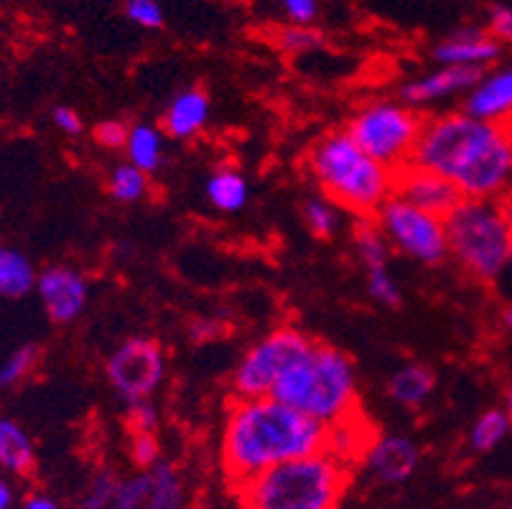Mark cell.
<instances>
[{"label":"cell","mask_w":512,"mask_h":509,"mask_svg":"<svg viewBox=\"0 0 512 509\" xmlns=\"http://www.w3.org/2000/svg\"><path fill=\"white\" fill-rule=\"evenodd\" d=\"M408 166L441 176L464 199H512V125L487 123L467 112L423 120Z\"/></svg>","instance_id":"1"},{"label":"cell","mask_w":512,"mask_h":509,"mask_svg":"<svg viewBox=\"0 0 512 509\" xmlns=\"http://www.w3.org/2000/svg\"><path fill=\"white\" fill-rule=\"evenodd\" d=\"M329 428L273 398L235 400L220 436V464L232 489L286 461L327 451Z\"/></svg>","instance_id":"2"},{"label":"cell","mask_w":512,"mask_h":509,"mask_svg":"<svg viewBox=\"0 0 512 509\" xmlns=\"http://www.w3.org/2000/svg\"><path fill=\"white\" fill-rule=\"evenodd\" d=\"M304 166L319 194L357 219L375 217L395 194V171L367 156L347 130H329L311 143Z\"/></svg>","instance_id":"3"},{"label":"cell","mask_w":512,"mask_h":509,"mask_svg":"<svg viewBox=\"0 0 512 509\" xmlns=\"http://www.w3.org/2000/svg\"><path fill=\"white\" fill-rule=\"evenodd\" d=\"M271 398L309 415L321 426H337L352 415H360L355 362L332 344L314 342L283 372Z\"/></svg>","instance_id":"4"},{"label":"cell","mask_w":512,"mask_h":509,"mask_svg":"<svg viewBox=\"0 0 512 509\" xmlns=\"http://www.w3.org/2000/svg\"><path fill=\"white\" fill-rule=\"evenodd\" d=\"M349 482V464L321 451L237 484L235 497L242 509H339Z\"/></svg>","instance_id":"5"},{"label":"cell","mask_w":512,"mask_h":509,"mask_svg":"<svg viewBox=\"0 0 512 509\" xmlns=\"http://www.w3.org/2000/svg\"><path fill=\"white\" fill-rule=\"evenodd\" d=\"M449 258L479 283H495L505 275L512 240L510 202L462 199L444 219Z\"/></svg>","instance_id":"6"},{"label":"cell","mask_w":512,"mask_h":509,"mask_svg":"<svg viewBox=\"0 0 512 509\" xmlns=\"http://www.w3.org/2000/svg\"><path fill=\"white\" fill-rule=\"evenodd\" d=\"M423 120L418 110L400 100H372L349 115L344 130L367 156L398 174L411 163Z\"/></svg>","instance_id":"7"},{"label":"cell","mask_w":512,"mask_h":509,"mask_svg":"<svg viewBox=\"0 0 512 509\" xmlns=\"http://www.w3.org/2000/svg\"><path fill=\"white\" fill-rule=\"evenodd\" d=\"M314 344L306 331L299 326H278L260 336L258 342L242 354L232 372V395L235 400L271 398L273 387L281 380L283 372L291 367L306 349Z\"/></svg>","instance_id":"8"},{"label":"cell","mask_w":512,"mask_h":509,"mask_svg":"<svg viewBox=\"0 0 512 509\" xmlns=\"http://www.w3.org/2000/svg\"><path fill=\"white\" fill-rule=\"evenodd\" d=\"M372 219L388 240L390 250L406 255L413 263L441 265L449 258L444 219L423 212L416 204L406 202L403 196H390Z\"/></svg>","instance_id":"9"},{"label":"cell","mask_w":512,"mask_h":509,"mask_svg":"<svg viewBox=\"0 0 512 509\" xmlns=\"http://www.w3.org/2000/svg\"><path fill=\"white\" fill-rule=\"evenodd\" d=\"M105 377L125 405L151 400L166 377L164 344L153 336H128L107 354Z\"/></svg>","instance_id":"10"},{"label":"cell","mask_w":512,"mask_h":509,"mask_svg":"<svg viewBox=\"0 0 512 509\" xmlns=\"http://www.w3.org/2000/svg\"><path fill=\"white\" fill-rule=\"evenodd\" d=\"M41 306L51 324L67 326L85 314L90 303V283L85 273H79L72 265H49L36 278Z\"/></svg>","instance_id":"11"},{"label":"cell","mask_w":512,"mask_h":509,"mask_svg":"<svg viewBox=\"0 0 512 509\" xmlns=\"http://www.w3.org/2000/svg\"><path fill=\"white\" fill-rule=\"evenodd\" d=\"M360 461L375 482L395 487V484L408 482L416 474L418 464H421V448L413 438L385 433V436L372 438Z\"/></svg>","instance_id":"12"},{"label":"cell","mask_w":512,"mask_h":509,"mask_svg":"<svg viewBox=\"0 0 512 509\" xmlns=\"http://www.w3.org/2000/svg\"><path fill=\"white\" fill-rule=\"evenodd\" d=\"M395 194L441 219L449 217L464 199L454 184L416 166L400 168L395 174Z\"/></svg>","instance_id":"13"},{"label":"cell","mask_w":512,"mask_h":509,"mask_svg":"<svg viewBox=\"0 0 512 509\" xmlns=\"http://www.w3.org/2000/svg\"><path fill=\"white\" fill-rule=\"evenodd\" d=\"M484 72L479 69H467V67H439L434 72L423 74V77L411 79L400 87V102L413 110L426 105H434V102L449 100V97L464 95L472 90L474 84L479 82Z\"/></svg>","instance_id":"14"},{"label":"cell","mask_w":512,"mask_h":509,"mask_svg":"<svg viewBox=\"0 0 512 509\" xmlns=\"http://www.w3.org/2000/svg\"><path fill=\"white\" fill-rule=\"evenodd\" d=\"M431 54L441 67H467L484 72V67L495 64L502 56V44L482 28H459L436 44Z\"/></svg>","instance_id":"15"},{"label":"cell","mask_w":512,"mask_h":509,"mask_svg":"<svg viewBox=\"0 0 512 509\" xmlns=\"http://www.w3.org/2000/svg\"><path fill=\"white\" fill-rule=\"evenodd\" d=\"M464 112L487 123L512 125V64L484 72L464 97Z\"/></svg>","instance_id":"16"},{"label":"cell","mask_w":512,"mask_h":509,"mask_svg":"<svg viewBox=\"0 0 512 509\" xmlns=\"http://www.w3.org/2000/svg\"><path fill=\"white\" fill-rule=\"evenodd\" d=\"M212 102L202 87H184L171 97L161 118V130L174 140H192L207 128Z\"/></svg>","instance_id":"17"},{"label":"cell","mask_w":512,"mask_h":509,"mask_svg":"<svg viewBox=\"0 0 512 509\" xmlns=\"http://www.w3.org/2000/svg\"><path fill=\"white\" fill-rule=\"evenodd\" d=\"M204 196L217 212L235 214L248 207L250 184L237 166H217L207 176Z\"/></svg>","instance_id":"18"},{"label":"cell","mask_w":512,"mask_h":509,"mask_svg":"<svg viewBox=\"0 0 512 509\" xmlns=\"http://www.w3.org/2000/svg\"><path fill=\"white\" fill-rule=\"evenodd\" d=\"M436 390V372L421 362H408L390 375L388 395L400 408H421Z\"/></svg>","instance_id":"19"},{"label":"cell","mask_w":512,"mask_h":509,"mask_svg":"<svg viewBox=\"0 0 512 509\" xmlns=\"http://www.w3.org/2000/svg\"><path fill=\"white\" fill-rule=\"evenodd\" d=\"M0 469L16 476H31L36 471L34 441L16 420L0 418Z\"/></svg>","instance_id":"20"},{"label":"cell","mask_w":512,"mask_h":509,"mask_svg":"<svg viewBox=\"0 0 512 509\" xmlns=\"http://www.w3.org/2000/svg\"><path fill=\"white\" fill-rule=\"evenodd\" d=\"M125 156H128V163L141 168L143 174H156L164 163V130L151 123L130 125Z\"/></svg>","instance_id":"21"},{"label":"cell","mask_w":512,"mask_h":509,"mask_svg":"<svg viewBox=\"0 0 512 509\" xmlns=\"http://www.w3.org/2000/svg\"><path fill=\"white\" fill-rule=\"evenodd\" d=\"M39 273L21 250L0 245V296L23 298L34 291Z\"/></svg>","instance_id":"22"},{"label":"cell","mask_w":512,"mask_h":509,"mask_svg":"<svg viewBox=\"0 0 512 509\" xmlns=\"http://www.w3.org/2000/svg\"><path fill=\"white\" fill-rule=\"evenodd\" d=\"M148 474H151V492H148L146 509H184V479L171 461L161 459Z\"/></svg>","instance_id":"23"},{"label":"cell","mask_w":512,"mask_h":509,"mask_svg":"<svg viewBox=\"0 0 512 509\" xmlns=\"http://www.w3.org/2000/svg\"><path fill=\"white\" fill-rule=\"evenodd\" d=\"M352 240H355V252L365 270L372 268H390V245L385 235L380 232L377 222L372 217H362L355 222L352 230Z\"/></svg>","instance_id":"24"},{"label":"cell","mask_w":512,"mask_h":509,"mask_svg":"<svg viewBox=\"0 0 512 509\" xmlns=\"http://www.w3.org/2000/svg\"><path fill=\"white\" fill-rule=\"evenodd\" d=\"M148 189H151V176L143 174L141 168H136L128 161L113 166L110 174H107V194L118 204L141 202L143 196L148 194Z\"/></svg>","instance_id":"25"},{"label":"cell","mask_w":512,"mask_h":509,"mask_svg":"<svg viewBox=\"0 0 512 509\" xmlns=\"http://www.w3.org/2000/svg\"><path fill=\"white\" fill-rule=\"evenodd\" d=\"M342 209L334 202H329L324 194H314L309 199H304L301 204V217H304V224L309 227V232L319 240H332L337 235L339 224H342V217H339Z\"/></svg>","instance_id":"26"},{"label":"cell","mask_w":512,"mask_h":509,"mask_svg":"<svg viewBox=\"0 0 512 509\" xmlns=\"http://www.w3.org/2000/svg\"><path fill=\"white\" fill-rule=\"evenodd\" d=\"M507 431H510V420H507L505 410H484L469 428V448L474 454H487L500 446Z\"/></svg>","instance_id":"27"},{"label":"cell","mask_w":512,"mask_h":509,"mask_svg":"<svg viewBox=\"0 0 512 509\" xmlns=\"http://www.w3.org/2000/svg\"><path fill=\"white\" fill-rule=\"evenodd\" d=\"M41 349L36 344H23L18 347L16 352L8 354V359L0 364V387H13L23 380V377H29L31 372L36 370V364H39Z\"/></svg>","instance_id":"28"},{"label":"cell","mask_w":512,"mask_h":509,"mask_svg":"<svg viewBox=\"0 0 512 509\" xmlns=\"http://www.w3.org/2000/svg\"><path fill=\"white\" fill-rule=\"evenodd\" d=\"M148 492H151V474L148 471L123 476V479H118L113 507L110 509H146Z\"/></svg>","instance_id":"29"},{"label":"cell","mask_w":512,"mask_h":509,"mask_svg":"<svg viewBox=\"0 0 512 509\" xmlns=\"http://www.w3.org/2000/svg\"><path fill=\"white\" fill-rule=\"evenodd\" d=\"M273 41H276L278 49L286 51V54H309V51H316L324 44V36H321V31H316V28L291 23V26L278 28Z\"/></svg>","instance_id":"30"},{"label":"cell","mask_w":512,"mask_h":509,"mask_svg":"<svg viewBox=\"0 0 512 509\" xmlns=\"http://www.w3.org/2000/svg\"><path fill=\"white\" fill-rule=\"evenodd\" d=\"M120 476L110 469H100L87 484L79 509H110L113 507L115 487H118Z\"/></svg>","instance_id":"31"},{"label":"cell","mask_w":512,"mask_h":509,"mask_svg":"<svg viewBox=\"0 0 512 509\" xmlns=\"http://www.w3.org/2000/svg\"><path fill=\"white\" fill-rule=\"evenodd\" d=\"M365 286L370 298H375V301L383 303V306L398 308L400 303H403V293H400V286L395 283L390 268L365 270Z\"/></svg>","instance_id":"32"},{"label":"cell","mask_w":512,"mask_h":509,"mask_svg":"<svg viewBox=\"0 0 512 509\" xmlns=\"http://www.w3.org/2000/svg\"><path fill=\"white\" fill-rule=\"evenodd\" d=\"M158 423H161V413H158L153 400H141V403L125 405V428H128V436L156 433Z\"/></svg>","instance_id":"33"},{"label":"cell","mask_w":512,"mask_h":509,"mask_svg":"<svg viewBox=\"0 0 512 509\" xmlns=\"http://www.w3.org/2000/svg\"><path fill=\"white\" fill-rule=\"evenodd\" d=\"M128 456L138 471H151L161 461V443L156 433H143V436H130Z\"/></svg>","instance_id":"34"},{"label":"cell","mask_w":512,"mask_h":509,"mask_svg":"<svg viewBox=\"0 0 512 509\" xmlns=\"http://www.w3.org/2000/svg\"><path fill=\"white\" fill-rule=\"evenodd\" d=\"M125 16L141 28L164 26V8H161L158 0H128L125 3Z\"/></svg>","instance_id":"35"},{"label":"cell","mask_w":512,"mask_h":509,"mask_svg":"<svg viewBox=\"0 0 512 509\" xmlns=\"http://www.w3.org/2000/svg\"><path fill=\"white\" fill-rule=\"evenodd\" d=\"M128 130L130 125H125L123 120H102V123L95 125V143L107 148V151H120V148L125 151Z\"/></svg>","instance_id":"36"},{"label":"cell","mask_w":512,"mask_h":509,"mask_svg":"<svg viewBox=\"0 0 512 509\" xmlns=\"http://www.w3.org/2000/svg\"><path fill=\"white\" fill-rule=\"evenodd\" d=\"M186 336H189V342L192 344H209V342H217L222 336V324L212 316H199V319L189 321L186 326Z\"/></svg>","instance_id":"37"},{"label":"cell","mask_w":512,"mask_h":509,"mask_svg":"<svg viewBox=\"0 0 512 509\" xmlns=\"http://www.w3.org/2000/svg\"><path fill=\"white\" fill-rule=\"evenodd\" d=\"M490 34L500 44H512V6L507 3H495L490 8Z\"/></svg>","instance_id":"38"},{"label":"cell","mask_w":512,"mask_h":509,"mask_svg":"<svg viewBox=\"0 0 512 509\" xmlns=\"http://www.w3.org/2000/svg\"><path fill=\"white\" fill-rule=\"evenodd\" d=\"M281 6L286 11V16L291 18V23H296V26H309L316 18V13H319V3L316 0H281Z\"/></svg>","instance_id":"39"},{"label":"cell","mask_w":512,"mask_h":509,"mask_svg":"<svg viewBox=\"0 0 512 509\" xmlns=\"http://www.w3.org/2000/svg\"><path fill=\"white\" fill-rule=\"evenodd\" d=\"M51 120H54V125H57L64 135H82V130H85L82 115H79L74 107H67V105L54 107V110H51Z\"/></svg>","instance_id":"40"},{"label":"cell","mask_w":512,"mask_h":509,"mask_svg":"<svg viewBox=\"0 0 512 509\" xmlns=\"http://www.w3.org/2000/svg\"><path fill=\"white\" fill-rule=\"evenodd\" d=\"M23 509H62L57 502L46 494H29L26 502H23Z\"/></svg>","instance_id":"41"},{"label":"cell","mask_w":512,"mask_h":509,"mask_svg":"<svg viewBox=\"0 0 512 509\" xmlns=\"http://www.w3.org/2000/svg\"><path fill=\"white\" fill-rule=\"evenodd\" d=\"M13 507V489L11 484L0 479V509H11Z\"/></svg>","instance_id":"42"},{"label":"cell","mask_w":512,"mask_h":509,"mask_svg":"<svg viewBox=\"0 0 512 509\" xmlns=\"http://www.w3.org/2000/svg\"><path fill=\"white\" fill-rule=\"evenodd\" d=\"M505 415H507V420H510V428H512V385L507 387V392H505Z\"/></svg>","instance_id":"43"},{"label":"cell","mask_w":512,"mask_h":509,"mask_svg":"<svg viewBox=\"0 0 512 509\" xmlns=\"http://www.w3.org/2000/svg\"><path fill=\"white\" fill-rule=\"evenodd\" d=\"M502 324H505L507 331L512 334V306H507L505 311H502Z\"/></svg>","instance_id":"44"},{"label":"cell","mask_w":512,"mask_h":509,"mask_svg":"<svg viewBox=\"0 0 512 509\" xmlns=\"http://www.w3.org/2000/svg\"><path fill=\"white\" fill-rule=\"evenodd\" d=\"M505 273H512V240H510V255H507V270Z\"/></svg>","instance_id":"45"},{"label":"cell","mask_w":512,"mask_h":509,"mask_svg":"<svg viewBox=\"0 0 512 509\" xmlns=\"http://www.w3.org/2000/svg\"><path fill=\"white\" fill-rule=\"evenodd\" d=\"M510 207H512V199H510Z\"/></svg>","instance_id":"46"},{"label":"cell","mask_w":512,"mask_h":509,"mask_svg":"<svg viewBox=\"0 0 512 509\" xmlns=\"http://www.w3.org/2000/svg\"><path fill=\"white\" fill-rule=\"evenodd\" d=\"M507 509H512V507H507Z\"/></svg>","instance_id":"47"}]
</instances>
